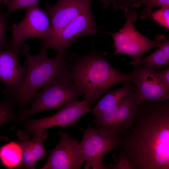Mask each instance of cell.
Masks as SVG:
<instances>
[{
	"label": "cell",
	"instance_id": "30bf717a",
	"mask_svg": "<svg viewBox=\"0 0 169 169\" xmlns=\"http://www.w3.org/2000/svg\"><path fill=\"white\" fill-rule=\"evenodd\" d=\"M60 137L57 145L50 152L41 169H78L85 161L80 144L69 134L59 132Z\"/></svg>",
	"mask_w": 169,
	"mask_h": 169
},
{
	"label": "cell",
	"instance_id": "5b68a950",
	"mask_svg": "<svg viewBox=\"0 0 169 169\" xmlns=\"http://www.w3.org/2000/svg\"><path fill=\"white\" fill-rule=\"evenodd\" d=\"M81 95L70 73L54 80L37 92L31 107L20 112L18 115V120L23 121L35 114L63 107L79 101Z\"/></svg>",
	"mask_w": 169,
	"mask_h": 169
},
{
	"label": "cell",
	"instance_id": "4fadbf2b",
	"mask_svg": "<svg viewBox=\"0 0 169 169\" xmlns=\"http://www.w3.org/2000/svg\"><path fill=\"white\" fill-rule=\"evenodd\" d=\"M135 91L120 103L114 126L115 132L119 135L131 123L141 104L136 97Z\"/></svg>",
	"mask_w": 169,
	"mask_h": 169
},
{
	"label": "cell",
	"instance_id": "9c48e42d",
	"mask_svg": "<svg viewBox=\"0 0 169 169\" xmlns=\"http://www.w3.org/2000/svg\"><path fill=\"white\" fill-rule=\"evenodd\" d=\"M119 142V135L114 132L88 127L79 144L86 161L84 168L108 169L103 164V159L108 153L117 149Z\"/></svg>",
	"mask_w": 169,
	"mask_h": 169
},
{
	"label": "cell",
	"instance_id": "44dd1931",
	"mask_svg": "<svg viewBox=\"0 0 169 169\" xmlns=\"http://www.w3.org/2000/svg\"><path fill=\"white\" fill-rule=\"evenodd\" d=\"M153 19L167 29L169 28V7L161 8L152 13Z\"/></svg>",
	"mask_w": 169,
	"mask_h": 169
},
{
	"label": "cell",
	"instance_id": "8fae6325",
	"mask_svg": "<svg viewBox=\"0 0 169 169\" xmlns=\"http://www.w3.org/2000/svg\"><path fill=\"white\" fill-rule=\"evenodd\" d=\"M132 83L135 86V94L140 103L169 99V89L161 82L156 71L147 67H135Z\"/></svg>",
	"mask_w": 169,
	"mask_h": 169
},
{
	"label": "cell",
	"instance_id": "4316f807",
	"mask_svg": "<svg viewBox=\"0 0 169 169\" xmlns=\"http://www.w3.org/2000/svg\"><path fill=\"white\" fill-rule=\"evenodd\" d=\"M4 0H0V3L3 2Z\"/></svg>",
	"mask_w": 169,
	"mask_h": 169
},
{
	"label": "cell",
	"instance_id": "d4e9b609",
	"mask_svg": "<svg viewBox=\"0 0 169 169\" xmlns=\"http://www.w3.org/2000/svg\"><path fill=\"white\" fill-rule=\"evenodd\" d=\"M156 73L162 83L169 89V67L157 70Z\"/></svg>",
	"mask_w": 169,
	"mask_h": 169
},
{
	"label": "cell",
	"instance_id": "e0dca14e",
	"mask_svg": "<svg viewBox=\"0 0 169 169\" xmlns=\"http://www.w3.org/2000/svg\"><path fill=\"white\" fill-rule=\"evenodd\" d=\"M23 150L22 161L20 167L24 169H35L36 160L35 150L31 139L18 141Z\"/></svg>",
	"mask_w": 169,
	"mask_h": 169
},
{
	"label": "cell",
	"instance_id": "484cf974",
	"mask_svg": "<svg viewBox=\"0 0 169 169\" xmlns=\"http://www.w3.org/2000/svg\"><path fill=\"white\" fill-rule=\"evenodd\" d=\"M116 1V0H100V2L103 4L104 7L107 8L111 4L114 8L117 10Z\"/></svg>",
	"mask_w": 169,
	"mask_h": 169
},
{
	"label": "cell",
	"instance_id": "7c38bea8",
	"mask_svg": "<svg viewBox=\"0 0 169 169\" xmlns=\"http://www.w3.org/2000/svg\"><path fill=\"white\" fill-rule=\"evenodd\" d=\"M18 54L17 51L12 49L0 50V81L6 86L3 93L7 95L19 89L26 75L27 62L21 66Z\"/></svg>",
	"mask_w": 169,
	"mask_h": 169
},
{
	"label": "cell",
	"instance_id": "8992f818",
	"mask_svg": "<svg viewBox=\"0 0 169 169\" xmlns=\"http://www.w3.org/2000/svg\"><path fill=\"white\" fill-rule=\"evenodd\" d=\"M125 23L118 31L108 33L114 41L115 50L112 55L119 54L131 56L130 63L134 67L140 66L142 56L153 48L158 47L166 40L165 36L157 34L154 40L148 38L140 33L135 27L134 23L137 19V13L135 9H131L125 13Z\"/></svg>",
	"mask_w": 169,
	"mask_h": 169
},
{
	"label": "cell",
	"instance_id": "d6986e66",
	"mask_svg": "<svg viewBox=\"0 0 169 169\" xmlns=\"http://www.w3.org/2000/svg\"><path fill=\"white\" fill-rule=\"evenodd\" d=\"M141 3L144 5L140 15L142 19L149 17L152 13V9L154 8L169 7V0H141Z\"/></svg>",
	"mask_w": 169,
	"mask_h": 169
},
{
	"label": "cell",
	"instance_id": "2e32d148",
	"mask_svg": "<svg viewBox=\"0 0 169 169\" xmlns=\"http://www.w3.org/2000/svg\"><path fill=\"white\" fill-rule=\"evenodd\" d=\"M23 156V150L17 141H11L0 148V161L5 167L12 169L20 167Z\"/></svg>",
	"mask_w": 169,
	"mask_h": 169
},
{
	"label": "cell",
	"instance_id": "cb8c5ba5",
	"mask_svg": "<svg viewBox=\"0 0 169 169\" xmlns=\"http://www.w3.org/2000/svg\"><path fill=\"white\" fill-rule=\"evenodd\" d=\"M118 158L119 160L117 164H112L109 167L110 168L114 169H132L128 160L123 156H119L115 157Z\"/></svg>",
	"mask_w": 169,
	"mask_h": 169
},
{
	"label": "cell",
	"instance_id": "277c9868",
	"mask_svg": "<svg viewBox=\"0 0 169 169\" xmlns=\"http://www.w3.org/2000/svg\"><path fill=\"white\" fill-rule=\"evenodd\" d=\"M48 51L41 49L39 53L35 55L27 51L22 53L26 57L28 65L25 79L19 89L7 95L18 105L20 112L32 103L39 89L54 80L70 73L69 61L71 58L67 52L49 58Z\"/></svg>",
	"mask_w": 169,
	"mask_h": 169
},
{
	"label": "cell",
	"instance_id": "3957f363",
	"mask_svg": "<svg viewBox=\"0 0 169 169\" xmlns=\"http://www.w3.org/2000/svg\"><path fill=\"white\" fill-rule=\"evenodd\" d=\"M107 54L93 49L86 55L74 56L70 65L71 78L90 106L112 86L132 81V72L122 73L115 69L105 58Z\"/></svg>",
	"mask_w": 169,
	"mask_h": 169
},
{
	"label": "cell",
	"instance_id": "7a4b0ae2",
	"mask_svg": "<svg viewBox=\"0 0 169 169\" xmlns=\"http://www.w3.org/2000/svg\"><path fill=\"white\" fill-rule=\"evenodd\" d=\"M92 0H58L52 5H46L51 30L48 38L43 40L41 48L64 54L78 38L94 36L98 27L92 12Z\"/></svg>",
	"mask_w": 169,
	"mask_h": 169
},
{
	"label": "cell",
	"instance_id": "9a60e30c",
	"mask_svg": "<svg viewBox=\"0 0 169 169\" xmlns=\"http://www.w3.org/2000/svg\"><path fill=\"white\" fill-rule=\"evenodd\" d=\"M141 66L147 67L156 71L169 67V41L166 40L163 44L151 54L141 59Z\"/></svg>",
	"mask_w": 169,
	"mask_h": 169
},
{
	"label": "cell",
	"instance_id": "603a6c76",
	"mask_svg": "<svg viewBox=\"0 0 169 169\" xmlns=\"http://www.w3.org/2000/svg\"><path fill=\"white\" fill-rule=\"evenodd\" d=\"M141 0H116L117 10H123L125 13L131 9L140 7Z\"/></svg>",
	"mask_w": 169,
	"mask_h": 169
},
{
	"label": "cell",
	"instance_id": "ac0fdd59",
	"mask_svg": "<svg viewBox=\"0 0 169 169\" xmlns=\"http://www.w3.org/2000/svg\"><path fill=\"white\" fill-rule=\"evenodd\" d=\"M14 104L9 97L0 103V126L5 123L19 120L18 115H17L13 110ZM8 140L6 136H0V141L6 142Z\"/></svg>",
	"mask_w": 169,
	"mask_h": 169
},
{
	"label": "cell",
	"instance_id": "7402d4cb",
	"mask_svg": "<svg viewBox=\"0 0 169 169\" xmlns=\"http://www.w3.org/2000/svg\"><path fill=\"white\" fill-rule=\"evenodd\" d=\"M7 16L6 14L0 11V48L8 47L9 42L6 38Z\"/></svg>",
	"mask_w": 169,
	"mask_h": 169
},
{
	"label": "cell",
	"instance_id": "ba28073f",
	"mask_svg": "<svg viewBox=\"0 0 169 169\" xmlns=\"http://www.w3.org/2000/svg\"><path fill=\"white\" fill-rule=\"evenodd\" d=\"M90 106L84 99L67 105L50 116L38 119H25L24 129L18 131L17 136L20 140L27 141L30 139L31 136L45 131L52 127L64 128L73 125L83 115L92 112Z\"/></svg>",
	"mask_w": 169,
	"mask_h": 169
},
{
	"label": "cell",
	"instance_id": "52a82bcc",
	"mask_svg": "<svg viewBox=\"0 0 169 169\" xmlns=\"http://www.w3.org/2000/svg\"><path fill=\"white\" fill-rule=\"evenodd\" d=\"M38 2L26 8L23 20L11 27L12 37L8 47L19 54L28 50V46L24 44L26 40L37 38L44 40L49 36L51 30L49 17L39 7Z\"/></svg>",
	"mask_w": 169,
	"mask_h": 169
},
{
	"label": "cell",
	"instance_id": "ffe728a7",
	"mask_svg": "<svg viewBox=\"0 0 169 169\" xmlns=\"http://www.w3.org/2000/svg\"><path fill=\"white\" fill-rule=\"evenodd\" d=\"M39 0H4L3 3L8 9L6 13L8 16L17 10L27 8L38 2Z\"/></svg>",
	"mask_w": 169,
	"mask_h": 169
},
{
	"label": "cell",
	"instance_id": "5bb4252c",
	"mask_svg": "<svg viewBox=\"0 0 169 169\" xmlns=\"http://www.w3.org/2000/svg\"><path fill=\"white\" fill-rule=\"evenodd\" d=\"M121 88L110 91L97 102L92 110L94 116L101 111L120 103L136 90L130 82L124 83Z\"/></svg>",
	"mask_w": 169,
	"mask_h": 169
},
{
	"label": "cell",
	"instance_id": "6da1fadb",
	"mask_svg": "<svg viewBox=\"0 0 169 169\" xmlns=\"http://www.w3.org/2000/svg\"><path fill=\"white\" fill-rule=\"evenodd\" d=\"M119 137L114 157H126L132 169H169V99L141 103Z\"/></svg>",
	"mask_w": 169,
	"mask_h": 169
}]
</instances>
